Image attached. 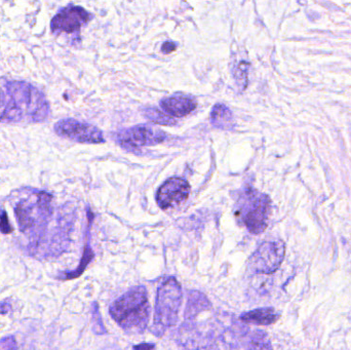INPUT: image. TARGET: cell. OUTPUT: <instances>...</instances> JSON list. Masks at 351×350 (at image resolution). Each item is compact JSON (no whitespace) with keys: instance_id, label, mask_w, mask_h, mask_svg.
I'll return each mask as SVG.
<instances>
[{"instance_id":"1","label":"cell","mask_w":351,"mask_h":350,"mask_svg":"<svg viewBox=\"0 0 351 350\" xmlns=\"http://www.w3.org/2000/svg\"><path fill=\"white\" fill-rule=\"evenodd\" d=\"M6 88L10 102L0 121L40 123L49 116V103L45 95L32 84L12 82L6 84Z\"/></svg>"},{"instance_id":"2","label":"cell","mask_w":351,"mask_h":350,"mask_svg":"<svg viewBox=\"0 0 351 350\" xmlns=\"http://www.w3.org/2000/svg\"><path fill=\"white\" fill-rule=\"evenodd\" d=\"M111 318L129 334H141L150 320V304L147 290L143 286L133 288L110 306Z\"/></svg>"},{"instance_id":"3","label":"cell","mask_w":351,"mask_h":350,"mask_svg":"<svg viewBox=\"0 0 351 350\" xmlns=\"http://www.w3.org/2000/svg\"><path fill=\"white\" fill-rule=\"evenodd\" d=\"M270 211L269 197L252 187L245 189L235 205V215L253 234H262L267 228Z\"/></svg>"},{"instance_id":"4","label":"cell","mask_w":351,"mask_h":350,"mask_svg":"<svg viewBox=\"0 0 351 350\" xmlns=\"http://www.w3.org/2000/svg\"><path fill=\"white\" fill-rule=\"evenodd\" d=\"M182 299L181 286L175 277L166 279L158 288L154 312V327L158 332H164L177 324Z\"/></svg>"},{"instance_id":"5","label":"cell","mask_w":351,"mask_h":350,"mask_svg":"<svg viewBox=\"0 0 351 350\" xmlns=\"http://www.w3.org/2000/svg\"><path fill=\"white\" fill-rule=\"evenodd\" d=\"M51 195L45 191L34 192L16 205V216L21 232H37L47 224L53 213Z\"/></svg>"},{"instance_id":"6","label":"cell","mask_w":351,"mask_h":350,"mask_svg":"<svg viewBox=\"0 0 351 350\" xmlns=\"http://www.w3.org/2000/svg\"><path fill=\"white\" fill-rule=\"evenodd\" d=\"M285 254L286 246L282 240L263 242L250 258V269L259 275H272L280 268Z\"/></svg>"},{"instance_id":"7","label":"cell","mask_w":351,"mask_h":350,"mask_svg":"<svg viewBox=\"0 0 351 350\" xmlns=\"http://www.w3.org/2000/svg\"><path fill=\"white\" fill-rule=\"evenodd\" d=\"M55 131L61 137L80 143L100 144L105 142L103 132L100 129L76 119H62L55 125Z\"/></svg>"},{"instance_id":"8","label":"cell","mask_w":351,"mask_h":350,"mask_svg":"<svg viewBox=\"0 0 351 350\" xmlns=\"http://www.w3.org/2000/svg\"><path fill=\"white\" fill-rule=\"evenodd\" d=\"M167 135L160 129L147 125H136L117 133V142L125 148H142L162 143Z\"/></svg>"},{"instance_id":"9","label":"cell","mask_w":351,"mask_h":350,"mask_svg":"<svg viewBox=\"0 0 351 350\" xmlns=\"http://www.w3.org/2000/svg\"><path fill=\"white\" fill-rule=\"evenodd\" d=\"M90 18L92 14L82 6H67L53 16L51 29L53 32H77Z\"/></svg>"},{"instance_id":"10","label":"cell","mask_w":351,"mask_h":350,"mask_svg":"<svg viewBox=\"0 0 351 350\" xmlns=\"http://www.w3.org/2000/svg\"><path fill=\"white\" fill-rule=\"evenodd\" d=\"M190 185L185 179L173 177L167 180L156 192V203L162 210L170 209L184 203L189 197Z\"/></svg>"},{"instance_id":"11","label":"cell","mask_w":351,"mask_h":350,"mask_svg":"<svg viewBox=\"0 0 351 350\" xmlns=\"http://www.w3.org/2000/svg\"><path fill=\"white\" fill-rule=\"evenodd\" d=\"M160 107L172 117H183L195 110L197 102L193 98L175 95L160 101Z\"/></svg>"},{"instance_id":"12","label":"cell","mask_w":351,"mask_h":350,"mask_svg":"<svg viewBox=\"0 0 351 350\" xmlns=\"http://www.w3.org/2000/svg\"><path fill=\"white\" fill-rule=\"evenodd\" d=\"M280 318V314L274 308H257L241 314V320L247 324L258 326H270L276 324Z\"/></svg>"},{"instance_id":"13","label":"cell","mask_w":351,"mask_h":350,"mask_svg":"<svg viewBox=\"0 0 351 350\" xmlns=\"http://www.w3.org/2000/svg\"><path fill=\"white\" fill-rule=\"evenodd\" d=\"M210 123L217 129L231 131L234 129L235 121L233 113L226 105L222 103L214 105L210 111Z\"/></svg>"},{"instance_id":"14","label":"cell","mask_w":351,"mask_h":350,"mask_svg":"<svg viewBox=\"0 0 351 350\" xmlns=\"http://www.w3.org/2000/svg\"><path fill=\"white\" fill-rule=\"evenodd\" d=\"M144 115H145L146 118L149 119L152 123H156V125H174L177 123L174 117L165 114V113H162V111L156 108L145 109L144 110Z\"/></svg>"},{"instance_id":"15","label":"cell","mask_w":351,"mask_h":350,"mask_svg":"<svg viewBox=\"0 0 351 350\" xmlns=\"http://www.w3.org/2000/svg\"><path fill=\"white\" fill-rule=\"evenodd\" d=\"M247 350H272L271 343L265 333L257 331L252 335Z\"/></svg>"},{"instance_id":"16","label":"cell","mask_w":351,"mask_h":350,"mask_svg":"<svg viewBox=\"0 0 351 350\" xmlns=\"http://www.w3.org/2000/svg\"><path fill=\"white\" fill-rule=\"evenodd\" d=\"M247 69H249V64L247 62H241L235 71V78L239 84H243V88H245L247 84Z\"/></svg>"},{"instance_id":"17","label":"cell","mask_w":351,"mask_h":350,"mask_svg":"<svg viewBox=\"0 0 351 350\" xmlns=\"http://www.w3.org/2000/svg\"><path fill=\"white\" fill-rule=\"evenodd\" d=\"M176 47H177L176 43L172 42V41H167V42L162 45V51L165 55H169V53H173L175 51Z\"/></svg>"},{"instance_id":"18","label":"cell","mask_w":351,"mask_h":350,"mask_svg":"<svg viewBox=\"0 0 351 350\" xmlns=\"http://www.w3.org/2000/svg\"><path fill=\"white\" fill-rule=\"evenodd\" d=\"M0 228H1V232H4V234H8V232H12V228L10 227L8 220L6 219V216L4 213L1 217V222H0Z\"/></svg>"},{"instance_id":"19","label":"cell","mask_w":351,"mask_h":350,"mask_svg":"<svg viewBox=\"0 0 351 350\" xmlns=\"http://www.w3.org/2000/svg\"><path fill=\"white\" fill-rule=\"evenodd\" d=\"M134 350H156V345L152 343H142V345L134 347Z\"/></svg>"},{"instance_id":"20","label":"cell","mask_w":351,"mask_h":350,"mask_svg":"<svg viewBox=\"0 0 351 350\" xmlns=\"http://www.w3.org/2000/svg\"><path fill=\"white\" fill-rule=\"evenodd\" d=\"M4 104V94L0 90V107Z\"/></svg>"}]
</instances>
